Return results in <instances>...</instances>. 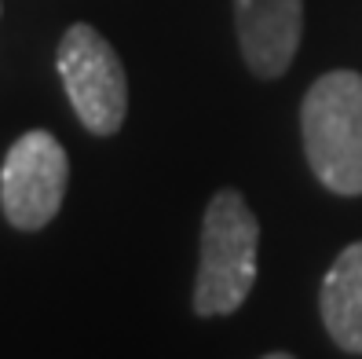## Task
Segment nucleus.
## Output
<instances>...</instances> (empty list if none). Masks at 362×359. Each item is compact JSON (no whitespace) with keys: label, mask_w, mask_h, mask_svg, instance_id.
Returning a JSON list of instances; mask_svg holds the SVG:
<instances>
[{"label":"nucleus","mask_w":362,"mask_h":359,"mask_svg":"<svg viewBox=\"0 0 362 359\" xmlns=\"http://www.w3.org/2000/svg\"><path fill=\"white\" fill-rule=\"evenodd\" d=\"M304 158L315 180L340 198L362 195V74L329 70L300 103Z\"/></svg>","instance_id":"f257e3e1"},{"label":"nucleus","mask_w":362,"mask_h":359,"mask_svg":"<svg viewBox=\"0 0 362 359\" xmlns=\"http://www.w3.org/2000/svg\"><path fill=\"white\" fill-rule=\"evenodd\" d=\"M260 224L242 191L223 187L209 198L202 220V257L194 279L198 315H230L245 304L257 286Z\"/></svg>","instance_id":"f03ea898"},{"label":"nucleus","mask_w":362,"mask_h":359,"mask_svg":"<svg viewBox=\"0 0 362 359\" xmlns=\"http://www.w3.org/2000/svg\"><path fill=\"white\" fill-rule=\"evenodd\" d=\"M55 67L77 121L92 136H114L129 114V81L110 40L88 23H74L59 40Z\"/></svg>","instance_id":"7ed1b4c3"},{"label":"nucleus","mask_w":362,"mask_h":359,"mask_svg":"<svg viewBox=\"0 0 362 359\" xmlns=\"http://www.w3.org/2000/svg\"><path fill=\"white\" fill-rule=\"evenodd\" d=\"M66 180L70 158L52 132L33 129L18 136L0 165V205L8 224L18 231L48 227L66 198Z\"/></svg>","instance_id":"20e7f679"},{"label":"nucleus","mask_w":362,"mask_h":359,"mask_svg":"<svg viewBox=\"0 0 362 359\" xmlns=\"http://www.w3.org/2000/svg\"><path fill=\"white\" fill-rule=\"evenodd\" d=\"M234 30L245 67L274 81L293 67L300 48L304 0H234Z\"/></svg>","instance_id":"39448f33"},{"label":"nucleus","mask_w":362,"mask_h":359,"mask_svg":"<svg viewBox=\"0 0 362 359\" xmlns=\"http://www.w3.org/2000/svg\"><path fill=\"white\" fill-rule=\"evenodd\" d=\"M326 334L348 355H362V239L340 249L318 286Z\"/></svg>","instance_id":"423d86ee"}]
</instances>
